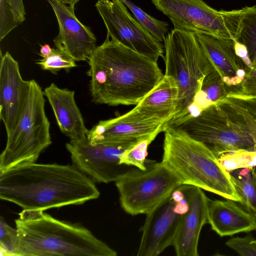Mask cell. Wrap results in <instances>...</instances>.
Instances as JSON below:
<instances>
[{"mask_svg":"<svg viewBox=\"0 0 256 256\" xmlns=\"http://www.w3.org/2000/svg\"><path fill=\"white\" fill-rule=\"evenodd\" d=\"M44 96L40 86L30 80L22 115L7 136L5 148L0 156V172L22 163L36 162L40 153L52 144Z\"/></svg>","mask_w":256,"mask_h":256,"instance_id":"obj_7","label":"cell"},{"mask_svg":"<svg viewBox=\"0 0 256 256\" xmlns=\"http://www.w3.org/2000/svg\"><path fill=\"white\" fill-rule=\"evenodd\" d=\"M94 182L75 165L22 163L0 172V198L23 210L82 204L98 198Z\"/></svg>","mask_w":256,"mask_h":256,"instance_id":"obj_1","label":"cell"},{"mask_svg":"<svg viewBox=\"0 0 256 256\" xmlns=\"http://www.w3.org/2000/svg\"><path fill=\"white\" fill-rule=\"evenodd\" d=\"M194 188L180 185L146 214L138 256H156L173 245Z\"/></svg>","mask_w":256,"mask_h":256,"instance_id":"obj_10","label":"cell"},{"mask_svg":"<svg viewBox=\"0 0 256 256\" xmlns=\"http://www.w3.org/2000/svg\"><path fill=\"white\" fill-rule=\"evenodd\" d=\"M236 202L208 200V222L220 236H230L255 230L250 214L240 208Z\"/></svg>","mask_w":256,"mask_h":256,"instance_id":"obj_19","label":"cell"},{"mask_svg":"<svg viewBox=\"0 0 256 256\" xmlns=\"http://www.w3.org/2000/svg\"><path fill=\"white\" fill-rule=\"evenodd\" d=\"M228 98L245 107L256 120V96H230Z\"/></svg>","mask_w":256,"mask_h":256,"instance_id":"obj_32","label":"cell"},{"mask_svg":"<svg viewBox=\"0 0 256 256\" xmlns=\"http://www.w3.org/2000/svg\"><path fill=\"white\" fill-rule=\"evenodd\" d=\"M234 48L236 55L243 61L249 72L252 69V64L246 48L244 45L235 40H234Z\"/></svg>","mask_w":256,"mask_h":256,"instance_id":"obj_33","label":"cell"},{"mask_svg":"<svg viewBox=\"0 0 256 256\" xmlns=\"http://www.w3.org/2000/svg\"><path fill=\"white\" fill-rule=\"evenodd\" d=\"M158 134L154 133L138 140L122 153L120 164L144 170L148 146Z\"/></svg>","mask_w":256,"mask_h":256,"instance_id":"obj_26","label":"cell"},{"mask_svg":"<svg viewBox=\"0 0 256 256\" xmlns=\"http://www.w3.org/2000/svg\"><path fill=\"white\" fill-rule=\"evenodd\" d=\"M52 51V48L48 44H46L41 46L40 55L42 58H46L51 54Z\"/></svg>","mask_w":256,"mask_h":256,"instance_id":"obj_34","label":"cell"},{"mask_svg":"<svg viewBox=\"0 0 256 256\" xmlns=\"http://www.w3.org/2000/svg\"><path fill=\"white\" fill-rule=\"evenodd\" d=\"M129 8L137 21L157 40L164 42L168 34V23L158 20L128 0H122Z\"/></svg>","mask_w":256,"mask_h":256,"instance_id":"obj_25","label":"cell"},{"mask_svg":"<svg viewBox=\"0 0 256 256\" xmlns=\"http://www.w3.org/2000/svg\"><path fill=\"white\" fill-rule=\"evenodd\" d=\"M164 132L162 162L182 184L242 203L230 173L224 168L210 148L178 128L168 127Z\"/></svg>","mask_w":256,"mask_h":256,"instance_id":"obj_4","label":"cell"},{"mask_svg":"<svg viewBox=\"0 0 256 256\" xmlns=\"http://www.w3.org/2000/svg\"><path fill=\"white\" fill-rule=\"evenodd\" d=\"M175 29L235 40L240 9L218 10L203 0H151Z\"/></svg>","mask_w":256,"mask_h":256,"instance_id":"obj_9","label":"cell"},{"mask_svg":"<svg viewBox=\"0 0 256 256\" xmlns=\"http://www.w3.org/2000/svg\"><path fill=\"white\" fill-rule=\"evenodd\" d=\"M18 240V231L0 219V252L1 256H15Z\"/></svg>","mask_w":256,"mask_h":256,"instance_id":"obj_29","label":"cell"},{"mask_svg":"<svg viewBox=\"0 0 256 256\" xmlns=\"http://www.w3.org/2000/svg\"><path fill=\"white\" fill-rule=\"evenodd\" d=\"M162 121L146 118L134 108L111 119L100 120L89 130L87 138L93 142L138 138L164 132Z\"/></svg>","mask_w":256,"mask_h":256,"instance_id":"obj_15","label":"cell"},{"mask_svg":"<svg viewBox=\"0 0 256 256\" xmlns=\"http://www.w3.org/2000/svg\"><path fill=\"white\" fill-rule=\"evenodd\" d=\"M58 0V1H60V2H64V0Z\"/></svg>","mask_w":256,"mask_h":256,"instance_id":"obj_37","label":"cell"},{"mask_svg":"<svg viewBox=\"0 0 256 256\" xmlns=\"http://www.w3.org/2000/svg\"><path fill=\"white\" fill-rule=\"evenodd\" d=\"M164 75L176 83L178 98L175 113L164 130L182 117L200 90L204 78L214 68L194 32L174 28L164 41Z\"/></svg>","mask_w":256,"mask_h":256,"instance_id":"obj_6","label":"cell"},{"mask_svg":"<svg viewBox=\"0 0 256 256\" xmlns=\"http://www.w3.org/2000/svg\"><path fill=\"white\" fill-rule=\"evenodd\" d=\"M208 198L202 189L194 186L189 206L182 220L172 246L177 256H198L201 230L208 222Z\"/></svg>","mask_w":256,"mask_h":256,"instance_id":"obj_17","label":"cell"},{"mask_svg":"<svg viewBox=\"0 0 256 256\" xmlns=\"http://www.w3.org/2000/svg\"><path fill=\"white\" fill-rule=\"evenodd\" d=\"M252 150L256 152V144H254Z\"/></svg>","mask_w":256,"mask_h":256,"instance_id":"obj_36","label":"cell"},{"mask_svg":"<svg viewBox=\"0 0 256 256\" xmlns=\"http://www.w3.org/2000/svg\"><path fill=\"white\" fill-rule=\"evenodd\" d=\"M24 20L22 0H0V40Z\"/></svg>","mask_w":256,"mask_h":256,"instance_id":"obj_24","label":"cell"},{"mask_svg":"<svg viewBox=\"0 0 256 256\" xmlns=\"http://www.w3.org/2000/svg\"><path fill=\"white\" fill-rule=\"evenodd\" d=\"M44 94L53 110L60 130L70 140L87 137L89 130L76 104L74 92L52 83L45 88Z\"/></svg>","mask_w":256,"mask_h":256,"instance_id":"obj_18","label":"cell"},{"mask_svg":"<svg viewBox=\"0 0 256 256\" xmlns=\"http://www.w3.org/2000/svg\"><path fill=\"white\" fill-rule=\"evenodd\" d=\"M41 68L56 73L61 69H69L76 67V60L66 52L57 48H53L51 54L43 58L36 62Z\"/></svg>","mask_w":256,"mask_h":256,"instance_id":"obj_28","label":"cell"},{"mask_svg":"<svg viewBox=\"0 0 256 256\" xmlns=\"http://www.w3.org/2000/svg\"><path fill=\"white\" fill-rule=\"evenodd\" d=\"M40 210H23L15 220V256H116L88 229L58 220Z\"/></svg>","mask_w":256,"mask_h":256,"instance_id":"obj_3","label":"cell"},{"mask_svg":"<svg viewBox=\"0 0 256 256\" xmlns=\"http://www.w3.org/2000/svg\"><path fill=\"white\" fill-rule=\"evenodd\" d=\"M178 94L175 80L164 74L159 84L134 108L143 116L162 121L164 124V128L175 113Z\"/></svg>","mask_w":256,"mask_h":256,"instance_id":"obj_20","label":"cell"},{"mask_svg":"<svg viewBox=\"0 0 256 256\" xmlns=\"http://www.w3.org/2000/svg\"><path fill=\"white\" fill-rule=\"evenodd\" d=\"M146 168L133 167L116 182L121 207L129 214H146L182 184L162 162L146 160Z\"/></svg>","mask_w":256,"mask_h":256,"instance_id":"obj_8","label":"cell"},{"mask_svg":"<svg viewBox=\"0 0 256 256\" xmlns=\"http://www.w3.org/2000/svg\"><path fill=\"white\" fill-rule=\"evenodd\" d=\"M47 0L58 24V34L54 40L56 48L66 52L76 61L88 60L97 46L93 32L77 18L74 8L60 1Z\"/></svg>","mask_w":256,"mask_h":256,"instance_id":"obj_13","label":"cell"},{"mask_svg":"<svg viewBox=\"0 0 256 256\" xmlns=\"http://www.w3.org/2000/svg\"><path fill=\"white\" fill-rule=\"evenodd\" d=\"M144 136L98 143L86 137L70 140L66 146L73 164L94 182L109 183L116 182L134 167L122 164L121 155Z\"/></svg>","mask_w":256,"mask_h":256,"instance_id":"obj_11","label":"cell"},{"mask_svg":"<svg viewBox=\"0 0 256 256\" xmlns=\"http://www.w3.org/2000/svg\"><path fill=\"white\" fill-rule=\"evenodd\" d=\"M236 94L230 96H256V65L246 73L244 80L238 86Z\"/></svg>","mask_w":256,"mask_h":256,"instance_id":"obj_31","label":"cell"},{"mask_svg":"<svg viewBox=\"0 0 256 256\" xmlns=\"http://www.w3.org/2000/svg\"><path fill=\"white\" fill-rule=\"evenodd\" d=\"M94 102L111 106L136 105L164 76L158 62L106 36L88 59Z\"/></svg>","mask_w":256,"mask_h":256,"instance_id":"obj_2","label":"cell"},{"mask_svg":"<svg viewBox=\"0 0 256 256\" xmlns=\"http://www.w3.org/2000/svg\"><path fill=\"white\" fill-rule=\"evenodd\" d=\"M80 0H64V3L70 6L72 8H74L76 4Z\"/></svg>","mask_w":256,"mask_h":256,"instance_id":"obj_35","label":"cell"},{"mask_svg":"<svg viewBox=\"0 0 256 256\" xmlns=\"http://www.w3.org/2000/svg\"><path fill=\"white\" fill-rule=\"evenodd\" d=\"M226 244L242 256H256V240L250 236L230 239Z\"/></svg>","mask_w":256,"mask_h":256,"instance_id":"obj_30","label":"cell"},{"mask_svg":"<svg viewBox=\"0 0 256 256\" xmlns=\"http://www.w3.org/2000/svg\"><path fill=\"white\" fill-rule=\"evenodd\" d=\"M240 10L234 39L246 48L252 68L256 65V6Z\"/></svg>","mask_w":256,"mask_h":256,"instance_id":"obj_22","label":"cell"},{"mask_svg":"<svg viewBox=\"0 0 256 256\" xmlns=\"http://www.w3.org/2000/svg\"><path fill=\"white\" fill-rule=\"evenodd\" d=\"M232 91V88L225 84L220 74L214 70L204 78L200 90L190 106L201 112L210 106L227 98Z\"/></svg>","mask_w":256,"mask_h":256,"instance_id":"obj_21","label":"cell"},{"mask_svg":"<svg viewBox=\"0 0 256 256\" xmlns=\"http://www.w3.org/2000/svg\"><path fill=\"white\" fill-rule=\"evenodd\" d=\"M95 6L111 39L155 61L164 60V45L130 14L122 0H98Z\"/></svg>","mask_w":256,"mask_h":256,"instance_id":"obj_12","label":"cell"},{"mask_svg":"<svg viewBox=\"0 0 256 256\" xmlns=\"http://www.w3.org/2000/svg\"><path fill=\"white\" fill-rule=\"evenodd\" d=\"M218 160L228 172L240 168L256 167V152L240 150L222 154Z\"/></svg>","mask_w":256,"mask_h":256,"instance_id":"obj_27","label":"cell"},{"mask_svg":"<svg viewBox=\"0 0 256 256\" xmlns=\"http://www.w3.org/2000/svg\"><path fill=\"white\" fill-rule=\"evenodd\" d=\"M171 127L204 143L218 158L237 150H252L256 144V120L245 107L228 98Z\"/></svg>","mask_w":256,"mask_h":256,"instance_id":"obj_5","label":"cell"},{"mask_svg":"<svg viewBox=\"0 0 256 256\" xmlns=\"http://www.w3.org/2000/svg\"><path fill=\"white\" fill-rule=\"evenodd\" d=\"M230 174L236 192L242 199L241 204L252 217L256 230V167L243 168L237 176Z\"/></svg>","mask_w":256,"mask_h":256,"instance_id":"obj_23","label":"cell"},{"mask_svg":"<svg viewBox=\"0 0 256 256\" xmlns=\"http://www.w3.org/2000/svg\"><path fill=\"white\" fill-rule=\"evenodd\" d=\"M206 56L232 94L244 80L248 70L236 54L234 40L195 34Z\"/></svg>","mask_w":256,"mask_h":256,"instance_id":"obj_16","label":"cell"},{"mask_svg":"<svg viewBox=\"0 0 256 256\" xmlns=\"http://www.w3.org/2000/svg\"><path fill=\"white\" fill-rule=\"evenodd\" d=\"M30 87L22 79L19 65L6 52L0 62V116L7 136L14 129L22 115Z\"/></svg>","mask_w":256,"mask_h":256,"instance_id":"obj_14","label":"cell"}]
</instances>
